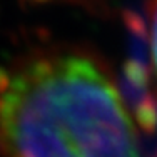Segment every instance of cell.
<instances>
[{"label":"cell","instance_id":"obj_1","mask_svg":"<svg viewBox=\"0 0 157 157\" xmlns=\"http://www.w3.org/2000/svg\"><path fill=\"white\" fill-rule=\"evenodd\" d=\"M7 157H137L134 129L105 74L82 55L32 60L0 94Z\"/></svg>","mask_w":157,"mask_h":157},{"label":"cell","instance_id":"obj_2","mask_svg":"<svg viewBox=\"0 0 157 157\" xmlns=\"http://www.w3.org/2000/svg\"><path fill=\"white\" fill-rule=\"evenodd\" d=\"M152 55L157 69V10L154 12V22H152Z\"/></svg>","mask_w":157,"mask_h":157}]
</instances>
